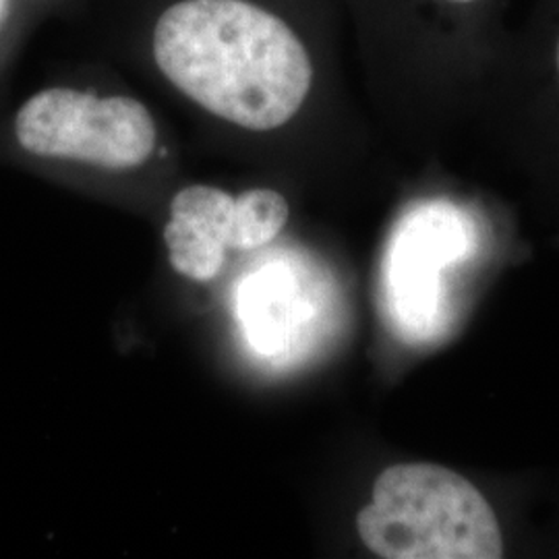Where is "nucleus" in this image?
Returning a JSON list of instances; mask_svg holds the SVG:
<instances>
[{"instance_id": "nucleus-1", "label": "nucleus", "mask_w": 559, "mask_h": 559, "mask_svg": "<svg viewBox=\"0 0 559 559\" xmlns=\"http://www.w3.org/2000/svg\"><path fill=\"white\" fill-rule=\"evenodd\" d=\"M162 75L218 119L274 131L316 85L313 50L278 13L249 0H180L154 27Z\"/></svg>"}, {"instance_id": "nucleus-2", "label": "nucleus", "mask_w": 559, "mask_h": 559, "mask_svg": "<svg viewBox=\"0 0 559 559\" xmlns=\"http://www.w3.org/2000/svg\"><path fill=\"white\" fill-rule=\"evenodd\" d=\"M365 547L385 559H500L503 537L489 501L459 473L396 464L381 473L357 516Z\"/></svg>"}, {"instance_id": "nucleus-3", "label": "nucleus", "mask_w": 559, "mask_h": 559, "mask_svg": "<svg viewBox=\"0 0 559 559\" xmlns=\"http://www.w3.org/2000/svg\"><path fill=\"white\" fill-rule=\"evenodd\" d=\"M514 0H360L373 52L427 92L479 87Z\"/></svg>"}, {"instance_id": "nucleus-4", "label": "nucleus", "mask_w": 559, "mask_h": 559, "mask_svg": "<svg viewBox=\"0 0 559 559\" xmlns=\"http://www.w3.org/2000/svg\"><path fill=\"white\" fill-rule=\"evenodd\" d=\"M15 138L38 158L124 170L150 160L158 131L135 98L48 87L21 106Z\"/></svg>"}, {"instance_id": "nucleus-5", "label": "nucleus", "mask_w": 559, "mask_h": 559, "mask_svg": "<svg viewBox=\"0 0 559 559\" xmlns=\"http://www.w3.org/2000/svg\"><path fill=\"white\" fill-rule=\"evenodd\" d=\"M288 214V201L274 189H249L233 198L210 185L185 187L170 203L164 228L168 258L185 278L214 280L226 251H255L272 242Z\"/></svg>"}]
</instances>
